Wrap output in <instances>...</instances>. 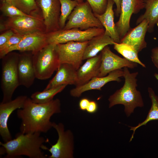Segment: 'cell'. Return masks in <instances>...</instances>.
<instances>
[{
	"label": "cell",
	"instance_id": "1",
	"mask_svg": "<svg viewBox=\"0 0 158 158\" xmlns=\"http://www.w3.org/2000/svg\"><path fill=\"white\" fill-rule=\"evenodd\" d=\"M58 99L45 104H37L28 97L23 108L17 109V115L21 120L20 132L23 133H46L52 127L50 121L54 114L61 112Z\"/></svg>",
	"mask_w": 158,
	"mask_h": 158
},
{
	"label": "cell",
	"instance_id": "2",
	"mask_svg": "<svg viewBox=\"0 0 158 158\" xmlns=\"http://www.w3.org/2000/svg\"><path fill=\"white\" fill-rule=\"evenodd\" d=\"M48 141L41 133H23L20 132L16 134L15 138L7 142H0L6 151V157L13 158L22 155L30 158H46L42 149L46 150L43 144Z\"/></svg>",
	"mask_w": 158,
	"mask_h": 158
},
{
	"label": "cell",
	"instance_id": "3",
	"mask_svg": "<svg viewBox=\"0 0 158 158\" xmlns=\"http://www.w3.org/2000/svg\"><path fill=\"white\" fill-rule=\"evenodd\" d=\"M123 70L124 84L109 97V107L117 104H122L124 106L126 115L129 116L133 112L135 108L143 107L144 103L140 92L136 88L138 72L131 73L127 67L123 68Z\"/></svg>",
	"mask_w": 158,
	"mask_h": 158
},
{
	"label": "cell",
	"instance_id": "4",
	"mask_svg": "<svg viewBox=\"0 0 158 158\" xmlns=\"http://www.w3.org/2000/svg\"><path fill=\"white\" fill-rule=\"evenodd\" d=\"M19 56L18 53L11 52L1 59V87L2 102L12 100L15 91L20 85L17 71Z\"/></svg>",
	"mask_w": 158,
	"mask_h": 158
},
{
	"label": "cell",
	"instance_id": "5",
	"mask_svg": "<svg viewBox=\"0 0 158 158\" xmlns=\"http://www.w3.org/2000/svg\"><path fill=\"white\" fill-rule=\"evenodd\" d=\"M56 45L48 44L39 51L32 53L36 78L40 80L49 79L58 69L60 64Z\"/></svg>",
	"mask_w": 158,
	"mask_h": 158
},
{
	"label": "cell",
	"instance_id": "6",
	"mask_svg": "<svg viewBox=\"0 0 158 158\" xmlns=\"http://www.w3.org/2000/svg\"><path fill=\"white\" fill-rule=\"evenodd\" d=\"M67 19L68 21L62 29L77 28L85 30L92 28H104L87 1L79 3Z\"/></svg>",
	"mask_w": 158,
	"mask_h": 158
},
{
	"label": "cell",
	"instance_id": "7",
	"mask_svg": "<svg viewBox=\"0 0 158 158\" xmlns=\"http://www.w3.org/2000/svg\"><path fill=\"white\" fill-rule=\"evenodd\" d=\"M104 28H92L85 30L74 28L60 29L47 33L48 44L56 45L70 41L83 42L104 33Z\"/></svg>",
	"mask_w": 158,
	"mask_h": 158
},
{
	"label": "cell",
	"instance_id": "8",
	"mask_svg": "<svg viewBox=\"0 0 158 158\" xmlns=\"http://www.w3.org/2000/svg\"><path fill=\"white\" fill-rule=\"evenodd\" d=\"M88 42L72 41L56 44L55 49L60 64H69L77 70L83 60L85 50Z\"/></svg>",
	"mask_w": 158,
	"mask_h": 158
},
{
	"label": "cell",
	"instance_id": "9",
	"mask_svg": "<svg viewBox=\"0 0 158 158\" xmlns=\"http://www.w3.org/2000/svg\"><path fill=\"white\" fill-rule=\"evenodd\" d=\"M53 127L56 130L58 135L56 142L47 148L51 155L49 158H72L73 157V136L69 130H65L63 124L53 122Z\"/></svg>",
	"mask_w": 158,
	"mask_h": 158
},
{
	"label": "cell",
	"instance_id": "10",
	"mask_svg": "<svg viewBox=\"0 0 158 158\" xmlns=\"http://www.w3.org/2000/svg\"><path fill=\"white\" fill-rule=\"evenodd\" d=\"M3 24L5 30H11L22 35L38 31L45 32L43 18L37 15L8 18Z\"/></svg>",
	"mask_w": 158,
	"mask_h": 158
},
{
	"label": "cell",
	"instance_id": "11",
	"mask_svg": "<svg viewBox=\"0 0 158 158\" xmlns=\"http://www.w3.org/2000/svg\"><path fill=\"white\" fill-rule=\"evenodd\" d=\"M40 9L44 26L47 33L60 29L59 19L61 6L59 0H35Z\"/></svg>",
	"mask_w": 158,
	"mask_h": 158
},
{
	"label": "cell",
	"instance_id": "12",
	"mask_svg": "<svg viewBox=\"0 0 158 158\" xmlns=\"http://www.w3.org/2000/svg\"><path fill=\"white\" fill-rule=\"evenodd\" d=\"M145 0H120V17L115 25L121 40L128 32L133 14L136 13L145 8Z\"/></svg>",
	"mask_w": 158,
	"mask_h": 158
},
{
	"label": "cell",
	"instance_id": "13",
	"mask_svg": "<svg viewBox=\"0 0 158 158\" xmlns=\"http://www.w3.org/2000/svg\"><path fill=\"white\" fill-rule=\"evenodd\" d=\"M101 51V61L98 77L105 76L112 71L125 67L134 68L137 67L138 63L121 58L113 53L108 46Z\"/></svg>",
	"mask_w": 158,
	"mask_h": 158
},
{
	"label": "cell",
	"instance_id": "14",
	"mask_svg": "<svg viewBox=\"0 0 158 158\" xmlns=\"http://www.w3.org/2000/svg\"><path fill=\"white\" fill-rule=\"evenodd\" d=\"M28 97L20 95L13 100L0 104V135L4 142L12 140L7 124L10 116L16 109L23 108Z\"/></svg>",
	"mask_w": 158,
	"mask_h": 158
},
{
	"label": "cell",
	"instance_id": "15",
	"mask_svg": "<svg viewBox=\"0 0 158 158\" xmlns=\"http://www.w3.org/2000/svg\"><path fill=\"white\" fill-rule=\"evenodd\" d=\"M19 54L17 71L20 85L30 87L36 78L34 67L32 53L31 51L20 52Z\"/></svg>",
	"mask_w": 158,
	"mask_h": 158
},
{
	"label": "cell",
	"instance_id": "16",
	"mask_svg": "<svg viewBox=\"0 0 158 158\" xmlns=\"http://www.w3.org/2000/svg\"><path fill=\"white\" fill-rule=\"evenodd\" d=\"M48 44L46 33L41 31L33 32L25 35L18 44L8 49L7 54L16 50L20 52L31 51L33 53Z\"/></svg>",
	"mask_w": 158,
	"mask_h": 158
},
{
	"label": "cell",
	"instance_id": "17",
	"mask_svg": "<svg viewBox=\"0 0 158 158\" xmlns=\"http://www.w3.org/2000/svg\"><path fill=\"white\" fill-rule=\"evenodd\" d=\"M124 75L123 70L119 69L112 71L104 77H95L86 83L71 89L70 94L73 97H79L83 93L87 91L93 90H101L102 87L108 82H120V78L123 77Z\"/></svg>",
	"mask_w": 158,
	"mask_h": 158
},
{
	"label": "cell",
	"instance_id": "18",
	"mask_svg": "<svg viewBox=\"0 0 158 158\" xmlns=\"http://www.w3.org/2000/svg\"><path fill=\"white\" fill-rule=\"evenodd\" d=\"M148 26L147 22L145 20H143L127 32L121 40L120 43L129 46L139 52L147 47L145 37Z\"/></svg>",
	"mask_w": 158,
	"mask_h": 158
},
{
	"label": "cell",
	"instance_id": "19",
	"mask_svg": "<svg viewBox=\"0 0 158 158\" xmlns=\"http://www.w3.org/2000/svg\"><path fill=\"white\" fill-rule=\"evenodd\" d=\"M56 75L50 80L44 90L62 85H74L77 80V70L71 65L60 64Z\"/></svg>",
	"mask_w": 158,
	"mask_h": 158
},
{
	"label": "cell",
	"instance_id": "20",
	"mask_svg": "<svg viewBox=\"0 0 158 158\" xmlns=\"http://www.w3.org/2000/svg\"><path fill=\"white\" fill-rule=\"evenodd\" d=\"M101 61V53L87 59L77 70V80L75 87L84 85L93 78L97 77Z\"/></svg>",
	"mask_w": 158,
	"mask_h": 158
},
{
	"label": "cell",
	"instance_id": "21",
	"mask_svg": "<svg viewBox=\"0 0 158 158\" xmlns=\"http://www.w3.org/2000/svg\"><path fill=\"white\" fill-rule=\"evenodd\" d=\"M114 3L113 0H108L106 9L103 13L100 15L94 13L104 28V34L109 36L115 42L119 43L121 42V39L114 20L113 8Z\"/></svg>",
	"mask_w": 158,
	"mask_h": 158
},
{
	"label": "cell",
	"instance_id": "22",
	"mask_svg": "<svg viewBox=\"0 0 158 158\" xmlns=\"http://www.w3.org/2000/svg\"><path fill=\"white\" fill-rule=\"evenodd\" d=\"M116 43L109 36L104 33L94 37L88 41L85 50L83 60L97 56L106 46Z\"/></svg>",
	"mask_w": 158,
	"mask_h": 158
},
{
	"label": "cell",
	"instance_id": "23",
	"mask_svg": "<svg viewBox=\"0 0 158 158\" xmlns=\"http://www.w3.org/2000/svg\"><path fill=\"white\" fill-rule=\"evenodd\" d=\"M144 8L145 12L137 19L136 24L146 20L148 24L147 31L152 32L155 25L158 24V0H146Z\"/></svg>",
	"mask_w": 158,
	"mask_h": 158
},
{
	"label": "cell",
	"instance_id": "24",
	"mask_svg": "<svg viewBox=\"0 0 158 158\" xmlns=\"http://www.w3.org/2000/svg\"><path fill=\"white\" fill-rule=\"evenodd\" d=\"M148 91L152 102L151 108L146 118L143 121L139 123L136 126L130 127V130L133 131L130 141H131L133 138L135 131L137 129L142 126L146 125L151 121L158 120V97L152 88L149 87Z\"/></svg>",
	"mask_w": 158,
	"mask_h": 158
},
{
	"label": "cell",
	"instance_id": "25",
	"mask_svg": "<svg viewBox=\"0 0 158 158\" xmlns=\"http://www.w3.org/2000/svg\"><path fill=\"white\" fill-rule=\"evenodd\" d=\"M67 85L59 86L42 92H36L32 94L30 99L34 102L37 104H45L53 99L54 96L62 92Z\"/></svg>",
	"mask_w": 158,
	"mask_h": 158
},
{
	"label": "cell",
	"instance_id": "26",
	"mask_svg": "<svg viewBox=\"0 0 158 158\" xmlns=\"http://www.w3.org/2000/svg\"><path fill=\"white\" fill-rule=\"evenodd\" d=\"M114 48L117 52L122 55L124 58L129 61L136 63L144 68L145 65L139 59L138 52L129 46L123 43H116L114 45Z\"/></svg>",
	"mask_w": 158,
	"mask_h": 158
},
{
	"label": "cell",
	"instance_id": "27",
	"mask_svg": "<svg viewBox=\"0 0 158 158\" xmlns=\"http://www.w3.org/2000/svg\"><path fill=\"white\" fill-rule=\"evenodd\" d=\"M59 0L61 6L59 25L60 29H62L65 25L69 16L79 3L76 0Z\"/></svg>",
	"mask_w": 158,
	"mask_h": 158
},
{
	"label": "cell",
	"instance_id": "28",
	"mask_svg": "<svg viewBox=\"0 0 158 158\" xmlns=\"http://www.w3.org/2000/svg\"><path fill=\"white\" fill-rule=\"evenodd\" d=\"M10 4L30 15H37L36 13L40 10L35 0H14Z\"/></svg>",
	"mask_w": 158,
	"mask_h": 158
},
{
	"label": "cell",
	"instance_id": "29",
	"mask_svg": "<svg viewBox=\"0 0 158 158\" xmlns=\"http://www.w3.org/2000/svg\"><path fill=\"white\" fill-rule=\"evenodd\" d=\"M0 8L3 14L8 18L21 16H33L25 13L15 6L6 1H1Z\"/></svg>",
	"mask_w": 158,
	"mask_h": 158
},
{
	"label": "cell",
	"instance_id": "30",
	"mask_svg": "<svg viewBox=\"0 0 158 158\" xmlns=\"http://www.w3.org/2000/svg\"><path fill=\"white\" fill-rule=\"evenodd\" d=\"M25 35L14 33L4 44L0 47V59L7 54V51L10 47L18 44Z\"/></svg>",
	"mask_w": 158,
	"mask_h": 158
},
{
	"label": "cell",
	"instance_id": "31",
	"mask_svg": "<svg viewBox=\"0 0 158 158\" xmlns=\"http://www.w3.org/2000/svg\"><path fill=\"white\" fill-rule=\"evenodd\" d=\"M90 6L94 13H103L106 9L108 0H86Z\"/></svg>",
	"mask_w": 158,
	"mask_h": 158
},
{
	"label": "cell",
	"instance_id": "32",
	"mask_svg": "<svg viewBox=\"0 0 158 158\" xmlns=\"http://www.w3.org/2000/svg\"><path fill=\"white\" fill-rule=\"evenodd\" d=\"M11 30H7L0 35V47L4 44L14 33Z\"/></svg>",
	"mask_w": 158,
	"mask_h": 158
},
{
	"label": "cell",
	"instance_id": "33",
	"mask_svg": "<svg viewBox=\"0 0 158 158\" xmlns=\"http://www.w3.org/2000/svg\"><path fill=\"white\" fill-rule=\"evenodd\" d=\"M151 58L154 65L158 69V47L152 49Z\"/></svg>",
	"mask_w": 158,
	"mask_h": 158
},
{
	"label": "cell",
	"instance_id": "34",
	"mask_svg": "<svg viewBox=\"0 0 158 158\" xmlns=\"http://www.w3.org/2000/svg\"><path fill=\"white\" fill-rule=\"evenodd\" d=\"M98 106L97 103L94 101H90L86 109L87 111L90 114H93L97 110Z\"/></svg>",
	"mask_w": 158,
	"mask_h": 158
},
{
	"label": "cell",
	"instance_id": "35",
	"mask_svg": "<svg viewBox=\"0 0 158 158\" xmlns=\"http://www.w3.org/2000/svg\"><path fill=\"white\" fill-rule=\"evenodd\" d=\"M90 101L87 98L81 99L79 103V109L81 110L86 111Z\"/></svg>",
	"mask_w": 158,
	"mask_h": 158
},
{
	"label": "cell",
	"instance_id": "36",
	"mask_svg": "<svg viewBox=\"0 0 158 158\" xmlns=\"http://www.w3.org/2000/svg\"><path fill=\"white\" fill-rule=\"evenodd\" d=\"M116 6V14L117 16L120 14L121 12L120 0H113Z\"/></svg>",
	"mask_w": 158,
	"mask_h": 158
},
{
	"label": "cell",
	"instance_id": "37",
	"mask_svg": "<svg viewBox=\"0 0 158 158\" xmlns=\"http://www.w3.org/2000/svg\"><path fill=\"white\" fill-rule=\"evenodd\" d=\"M154 76L158 80V73H155L154 74Z\"/></svg>",
	"mask_w": 158,
	"mask_h": 158
},
{
	"label": "cell",
	"instance_id": "38",
	"mask_svg": "<svg viewBox=\"0 0 158 158\" xmlns=\"http://www.w3.org/2000/svg\"><path fill=\"white\" fill-rule=\"evenodd\" d=\"M14 0H6V1L11 3Z\"/></svg>",
	"mask_w": 158,
	"mask_h": 158
},
{
	"label": "cell",
	"instance_id": "39",
	"mask_svg": "<svg viewBox=\"0 0 158 158\" xmlns=\"http://www.w3.org/2000/svg\"><path fill=\"white\" fill-rule=\"evenodd\" d=\"M79 3H82L83 2V0H76Z\"/></svg>",
	"mask_w": 158,
	"mask_h": 158
},
{
	"label": "cell",
	"instance_id": "40",
	"mask_svg": "<svg viewBox=\"0 0 158 158\" xmlns=\"http://www.w3.org/2000/svg\"><path fill=\"white\" fill-rule=\"evenodd\" d=\"M145 0L146 1V0Z\"/></svg>",
	"mask_w": 158,
	"mask_h": 158
}]
</instances>
